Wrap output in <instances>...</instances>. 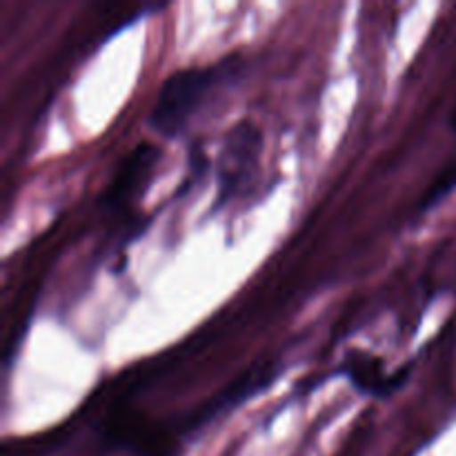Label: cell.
Here are the masks:
<instances>
[{
    "mask_svg": "<svg viewBox=\"0 0 456 456\" xmlns=\"http://www.w3.org/2000/svg\"><path fill=\"white\" fill-rule=\"evenodd\" d=\"M156 159H159V147L156 145L142 142V145L134 147L132 154L123 159L120 172L114 176L110 190L105 191V203L110 208H118L125 200L132 199L138 191V187L142 185V178L150 176L151 167L156 165Z\"/></svg>",
    "mask_w": 456,
    "mask_h": 456,
    "instance_id": "obj_4",
    "label": "cell"
},
{
    "mask_svg": "<svg viewBox=\"0 0 456 456\" xmlns=\"http://www.w3.org/2000/svg\"><path fill=\"white\" fill-rule=\"evenodd\" d=\"M454 187H456V163L450 165V167L445 169L439 178H436L435 185L428 190L426 199H423V208H430V205H435L436 200L444 199V196L448 194L450 190H454Z\"/></svg>",
    "mask_w": 456,
    "mask_h": 456,
    "instance_id": "obj_5",
    "label": "cell"
},
{
    "mask_svg": "<svg viewBox=\"0 0 456 456\" xmlns=\"http://www.w3.org/2000/svg\"><path fill=\"white\" fill-rule=\"evenodd\" d=\"M232 74H236L234 56L223 58L214 65L176 69L160 83L147 125L163 138L181 136Z\"/></svg>",
    "mask_w": 456,
    "mask_h": 456,
    "instance_id": "obj_1",
    "label": "cell"
},
{
    "mask_svg": "<svg viewBox=\"0 0 456 456\" xmlns=\"http://www.w3.org/2000/svg\"><path fill=\"white\" fill-rule=\"evenodd\" d=\"M341 374H346L352 381V386L363 395L372 396H390L392 392L399 390L410 377V365L401 368L399 372L387 377L383 363L379 356H372L370 352L363 350H350L346 352L341 363Z\"/></svg>",
    "mask_w": 456,
    "mask_h": 456,
    "instance_id": "obj_3",
    "label": "cell"
},
{
    "mask_svg": "<svg viewBox=\"0 0 456 456\" xmlns=\"http://www.w3.org/2000/svg\"><path fill=\"white\" fill-rule=\"evenodd\" d=\"M263 151L261 129L249 120H239L223 136L216 159V208L243 194L256 178Z\"/></svg>",
    "mask_w": 456,
    "mask_h": 456,
    "instance_id": "obj_2",
    "label": "cell"
},
{
    "mask_svg": "<svg viewBox=\"0 0 456 456\" xmlns=\"http://www.w3.org/2000/svg\"><path fill=\"white\" fill-rule=\"evenodd\" d=\"M450 125H452V129H454V132H456V107H454L452 116H450Z\"/></svg>",
    "mask_w": 456,
    "mask_h": 456,
    "instance_id": "obj_6",
    "label": "cell"
}]
</instances>
